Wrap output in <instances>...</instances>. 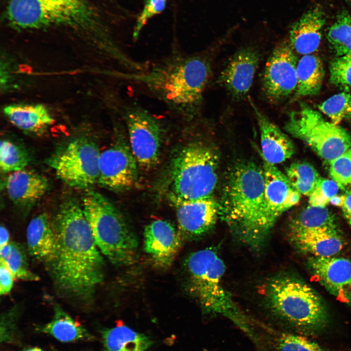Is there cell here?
Listing matches in <instances>:
<instances>
[{
    "mask_svg": "<svg viewBox=\"0 0 351 351\" xmlns=\"http://www.w3.org/2000/svg\"><path fill=\"white\" fill-rule=\"evenodd\" d=\"M51 224L54 248L45 264L55 286L68 298L90 302L102 281L104 261L82 207L75 199H66Z\"/></svg>",
    "mask_w": 351,
    "mask_h": 351,
    "instance_id": "1",
    "label": "cell"
},
{
    "mask_svg": "<svg viewBox=\"0 0 351 351\" xmlns=\"http://www.w3.org/2000/svg\"><path fill=\"white\" fill-rule=\"evenodd\" d=\"M211 73L204 56L175 50L142 71L117 70L107 74L143 86L172 113L189 120L199 113Z\"/></svg>",
    "mask_w": 351,
    "mask_h": 351,
    "instance_id": "2",
    "label": "cell"
},
{
    "mask_svg": "<svg viewBox=\"0 0 351 351\" xmlns=\"http://www.w3.org/2000/svg\"><path fill=\"white\" fill-rule=\"evenodd\" d=\"M219 203V216L234 236L254 250L265 244L275 222L264 194L263 168L253 162L231 171Z\"/></svg>",
    "mask_w": 351,
    "mask_h": 351,
    "instance_id": "3",
    "label": "cell"
},
{
    "mask_svg": "<svg viewBox=\"0 0 351 351\" xmlns=\"http://www.w3.org/2000/svg\"><path fill=\"white\" fill-rule=\"evenodd\" d=\"M6 20L17 30L65 27L90 37L105 54L118 45L98 11L85 0H6Z\"/></svg>",
    "mask_w": 351,
    "mask_h": 351,
    "instance_id": "4",
    "label": "cell"
},
{
    "mask_svg": "<svg viewBox=\"0 0 351 351\" xmlns=\"http://www.w3.org/2000/svg\"><path fill=\"white\" fill-rule=\"evenodd\" d=\"M265 295L273 314L286 326L301 335H313L323 332L329 315L321 297L302 280L288 275L270 280Z\"/></svg>",
    "mask_w": 351,
    "mask_h": 351,
    "instance_id": "5",
    "label": "cell"
},
{
    "mask_svg": "<svg viewBox=\"0 0 351 351\" xmlns=\"http://www.w3.org/2000/svg\"><path fill=\"white\" fill-rule=\"evenodd\" d=\"M192 292L207 314L224 316L243 330L249 320L224 287L222 278L225 267L217 252L211 248L196 251L186 258Z\"/></svg>",
    "mask_w": 351,
    "mask_h": 351,
    "instance_id": "6",
    "label": "cell"
},
{
    "mask_svg": "<svg viewBox=\"0 0 351 351\" xmlns=\"http://www.w3.org/2000/svg\"><path fill=\"white\" fill-rule=\"evenodd\" d=\"M82 209L96 244L112 263L132 264L136 260L138 240L117 209L100 193L89 191Z\"/></svg>",
    "mask_w": 351,
    "mask_h": 351,
    "instance_id": "7",
    "label": "cell"
},
{
    "mask_svg": "<svg viewBox=\"0 0 351 351\" xmlns=\"http://www.w3.org/2000/svg\"><path fill=\"white\" fill-rule=\"evenodd\" d=\"M217 153L200 142L188 144L172 160L170 168L171 202L213 195L218 179Z\"/></svg>",
    "mask_w": 351,
    "mask_h": 351,
    "instance_id": "8",
    "label": "cell"
},
{
    "mask_svg": "<svg viewBox=\"0 0 351 351\" xmlns=\"http://www.w3.org/2000/svg\"><path fill=\"white\" fill-rule=\"evenodd\" d=\"M284 128L329 163L351 147V135L347 130L326 121L305 103H300L297 110L289 113Z\"/></svg>",
    "mask_w": 351,
    "mask_h": 351,
    "instance_id": "9",
    "label": "cell"
},
{
    "mask_svg": "<svg viewBox=\"0 0 351 351\" xmlns=\"http://www.w3.org/2000/svg\"><path fill=\"white\" fill-rule=\"evenodd\" d=\"M114 110L125 125L138 166L148 170L158 163L164 127L161 120L135 102L118 99Z\"/></svg>",
    "mask_w": 351,
    "mask_h": 351,
    "instance_id": "10",
    "label": "cell"
},
{
    "mask_svg": "<svg viewBox=\"0 0 351 351\" xmlns=\"http://www.w3.org/2000/svg\"><path fill=\"white\" fill-rule=\"evenodd\" d=\"M100 154L94 142L80 137L69 142L47 163L58 177L69 186L86 188L98 182Z\"/></svg>",
    "mask_w": 351,
    "mask_h": 351,
    "instance_id": "11",
    "label": "cell"
},
{
    "mask_svg": "<svg viewBox=\"0 0 351 351\" xmlns=\"http://www.w3.org/2000/svg\"><path fill=\"white\" fill-rule=\"evenodd\" d=\"M290 43L283 41L273 49L264 69L262 84L270 101L277 103L292 93L297 86V57Z\"/></svg>",
    "mask_w": 351,
    "mask_h": 351,
    "instance_id": "12",
    "label": "cell"
},
{
    "mask_svg": "<svg viewBox=\"0 0 351 351\" xmlns=\"http://www.w3.org/2000/svg\"><path fill=\"white\" fill-rule=\"evenodd\" d=\"M122 138L114 146L100 153L98 182L101 186L113 191L133 187L138 178L137 162L130 146Z\"/></svg>",
    "mask_w": 351,
    "mask_h": 351,
    "instance_id": "13",
    "label": "cell"
},
{
    "mask_svg": "<svg viewBox=\"0 0 351 351\" xmlns=\"http://www.w3.org/2000/svg\"><path fill=\"white\" fill-rule=\"evenodd\" d=\"M311 273L331 294L351 308V260L334 256H311L307 261Z\"/></svg>",
    "mask_w": 351,
    "mask_h": 351,
    "instance_id": "14",
    "label": "cell"
},
{
    "mask_svg": "<svg viewBox=\"0 0 351 351\" xmlns=\"http://www.w3.org/2000/svg\"><path fill=\"white\" fill-rule=\"evenodd\" d=\"M181 234L187 238L202 236L211 230L219 216V203L212 196L172 202Z\"/></svg>",
    "mask_w": 351,
    "mask_h": 351,
    "instance_id": "15",
    "label": "cell"
},
{
    "mask_svg": "<svg viewBox=\"0 0 351 351\" xmlns=\"http://www.w3.org/2000/svg\"><path fill=\"white\" fill-rule=\"evenodd\" d=\"M261 55L253 47L241 48L232 56L220 73L218 82L235 99L248 93L253 82Z\"/></svg>",
    "mask_w": 351,
    "mask_h": 351,
    "instance_id": "16",
    "label": "cell"
},
{
    "mask_svg": "<svg viewBox=\"0 0 351 351\" xmlns=\"http://www.w3.org/2000/svg\"><path fill=\"white\" fill-rule=\"evenodd\" d=\"M180 234L167 220L153 221L144 229V250L157 265L167 267L171 265L179 250Z\"/></svg>",
    "mask_w": 351,
    "mask_h": 351,
    "instance_id": "17",
    "label": "cell"
},
{
    "mask_svg": "<svg viewBox=\"0 0 351 351\" xmlns=\"http://www.w3.org/2000/svg\"><path fill=\"white\" fill-rule=\"evenodd\" d=\"M264 194L268 207L275 220L285 211L296 205L300 194L292 185L286 175L274 165L262 158Z\"/></svg>",
    "mask_w": 351,
    "mask_h": 351,
    "instance_id": "18",
    "label": "cell"
},
{
    "mask_svg": "<svg viewBox=\"0 0 351 351\" xmlns=\"http://www.w3.org/2000/svg\"><path fill=\"white\" fill-rule=\"evenodd\" d=\"M326 20L325 12L319 4L314 5L304 13L290 30V44L292 49L304 55L312 54L317 50Z\"/></svg>",
    "mask_w": 351,
    "mask_h": 351,
    "instance_id": "19",
    "label": "cell"
},
{
    "mask_svg": "<svg viewBox=\"0 0 351 351\" xmlns=\"http://www.w3.org/2000/svg\"><path fill=\"white\" fill-rule=\"evenodd\" d=\"M256 118L260 134L261 157L273 165L282 163L294 154L291 139L250 100Z\"/></svg>",
    "mask_w": 351,
    "mask_h": 351,
    "instance_id": "20",
    "label": "cell"
},
{
    "mask_svg": "<svg viewBox=\"0 0 351 351\" xmlns=\"http://www.w3.org/2000/svg\"><path fill=\"white\" fill-rule=\"evenodd\" d=\"M289 237L297 250L317 257L334 256L344 244L340 231L337 230L289 232Z\"/></svg>",
    "mask_w": 351,
    "mask_h": 351,
    "instance_id": "21",
    "label": "cell"
},
{
    "mask_svg": "<svg viewBox=\"0 0 351 351\" xmlns=\"http://www.w3.org/2000/svg\"><path fill=\"white\" fill-rule=\"evenodd\" d=\"M48 187L47 179L37 172L22 169L10 173L5 188L8 196L16 204L31 206L40 199Z\"/></svg>",
    "mask_w": 351,
    "mask_h": 351,
    "instance_id": "22",
    "label": "cell"
},
{
    "mask_svg": "<svg viewBox=\"0 0 351 351\" xmlns=\"http://www.w3.org/2000/svg\"><path fill=\"white\" fill-rule=\"evenodd\" d=\"M3 113L9 121L20 130L39 135L55 122L46 106L39 103H14L5 106Z\"/></svg>",
    "mask_w": 351,
    "mask_h": 351,
    "instance_id": "23",
    "label": "cell"
},
{
    "mask_svg": "<svg viewBox=\"0 0 351 351\" xmlns=\"http://www.w3.org/2000/svg\"><path fill=\"white\" fill-rule=\"evenodd\" d=\"M26 239L30 254L47 263L54 251L55 238L51 221L46 214H39L30 221L26 230Z\"/></svg>",
    "mask_w": 351,
    "mask_h": 351,
    "instance_id": "24",
    "label": "cell"
},
{
    "mask_svg": "<svg viewBox=\"0 0 351 351\" xmlns=\"http://www.w3.org/2000/svg\"><path fill=\"white\" fill-rule=\"evenodd\" d=\"M105 351H148L151 339L124 325L106 329L101 332Z\"/></svg>",
    "mask_w": 351,
    "mask_h": 351,
    "instance_id": "25",
    "label": "cell"
},
{
    "mask_svg": "<svg viewBox=\"0 0 351 351\" xmlns=\"http://www.w3.org/2000/svg\"><path fill=\"white\" fill-rule=\"evenodd\" d=\"M297 86L295 98L318 94L321 89L324 71L320 58L314 55H304L296 67Z\"/></svg>",
    "mask_w": 351,
    "mask_h": 351,
    "instance_id": "26",
    "label": "cell"
},
{
    "mask_svg": "<svg viewBox=\"0 0 351 351\" xmlns=\"http://www.w3.org/2000/svg\"><path fill=\"white\" fill-rule=\"evenodd\" d=\"M51 320L40 328V331L62 342L90 340L92 336L59 305H54Z\"/></svg>",
    "mask_w": 351,
    "mask_h": 351,
    "instance_id": "27",
    "label": "cell"
},
{
    "mask_svg": "<svg viewBox=\"0 0 351 351\" xmlns=\"http://www.w3.org/2000/svg\"><path fill=\"white\" fill-rule=\"evenodd\" d=\"M323 229L339 230L334 215L326 206L310 205L292 219L289 232Z\"/></svg>",
    "mask_w": 351,
    "mask_h": 351,
    "instance_id": "28",
    "label": "cell"
},
{
    "mask_svg": "<svg viewBox=\"0 0 351 351\" xmlns=\"http://www.w3.org/2000/svg\"><path fill=\"white\" fill-rule=\"evenodd\" d=\"M329 45L337 57L351 54V15L341 11L327 34Z\"/></svg>",
    "mask_w": 351,
    "mask_h": 351,
    "instance_id": "29",
    "label": "cell"
},
{
    "mask_svg": "<svg viewBox=\"0 0 351 351\" xmlns=\"http://www.w3.org/2000/svg\"><path fill=\"white\" fill-rule=\"evenodd\" d=\"M286 175L297 192L309 196L313 191L320 178L314 167L304 161L292 163L287 168Z\"/></svg>",
    "mask_w": 351,
    "mask_h": 351,
    "instance_id": "30",
    "label": "cell"
},
{
    "mask_svg": "<svg viewBox=\"0 0 351 351\" xmlns=\"http://www.w3.org/2000/svg\"><path fill=\"white\" fill-rule=\"evenodd\" d=\"M0 144V167L2 172L10 173L25 169L30 159L24 149L8 139L1 140Z\"/></svg>",
    "mask_w": 351,
    "mask_h": 351,
    "instance_id": "31",
    "label": "cell"
},
{
    "mask_svg": "<svg viewBox=\"0 0 351 351\" xmlns=\"http://www.w3.org/2000/svg\"><path fill=\"white\" fill-rule=\"evenodd\" d=\"M272 338L275 351H328L305 336L291 332H279Z\"/></svg>",
    "mask_w": 351,
    "mask_h": 351,
    "instance_id": "32",
    "label": "cell"
},
{
    "mask_svg": "<svg viewBox=\"0 0 351 351\" xmlns=\"http://www.w3.org/2000/svg\"><path fill=\"white\" fill-rule=\"evenodd\" d=\"M11 250L4 260L15 277L23 281H38L39 276L29 268L26 251L20 244L11 242Z\"/></svg>",
    "mask_w": 351,
    "mask_h": 351,
    "instance_id": "33",
    "label": "cell"
},
{
    "mask_svg": "<svg viewBox=\"0 0 351 351\" xmlns=\"http://www.w3.org/2000/svg\"><path fill=\"white\" fill-rule=\"evenodd\" d=\"M319 109L333 123L338 125L351 114V95L347 91L335 94L318 105Z\"/></svg>",
    "mask_w": 351,
    "mask_h": 351,
    "instance_id": "34",
    "label": "cell"
},
{
    "mask_svg": "<svg viewBox=\"0 0 351 351\" xmlns=\"http://www.w3.org/2000/svg\"><path fill=\"white\" fill-rule=\"evenodd\" d=\"M330 81L336 86L351 87V54L337 57L329 65Z\"/></svg>",
    "mask_w": 351,
    "mask_h": 351,
    "instance_id": "35",
    "label": "cell"
},
{
    "mask_svg": "<svg viewBox=\"0 0 351 351\" xmlns=\"http://www.w3.org/2000/svg\"><path fill=\"white\" fill-rule=\"evenodd\" d=\"M329 172L339 187L343 189L351 184V149L330 163Z\"/></svg>",
    "mask_w": 351,
    "mask_h": 351,
    "instance_id": "36",
    "label": "cell"
},
{
    "mask_svg": "<svg viewBox=\"0 0 351 351\" xmlns=\"http://www.w3.org/2000/svg\"><path fill=\"white\" fill-rule=\"evenodd\" d=\"M339 186L333 180L320 177L315 187L309 196L310 205L325 207L337 195Z\"/></svg>",
    "mask_w": 351,
    "mask_h": 351,
    "instance_id": "37",
    "label": "cell"
},
{
    "mask_svg": "<svg viewBox=\"0 0 351 351\" xmlns=\"http://www.w3.org/2000/svg\"><path fill=\"white\" fill-rule=\"evenodd\" d=\"M167 0H146L143 9L138 16L133 32V38L137 39L140 32L148 21L165 9Z\"/></svg>",
    "mask_w": 351,
    "mask_h": 351,
    "instance_id": "38",
    "label": "cell"
},
{
    "mask_svg": "<svg viewBox=\"0 0 351 351\" xmlns=\"http://www.w3.org/2000/svg\"><path fill=\"white\" fill-rule=\"evenodd\" d=\"M19 308L15 306L1 316V340L3 341L11 340L13 334L16 320L19 312Z\"/></svg>",
    "mask_w": 351,
    "mask_h": 351,
    "instance_id": "39",
    "label": "cell"
},
{
    "mask_svg": "<svg viewBox=\"0 0 351 351\" xmlns=\"http://www.w3.org/2000/svg\"><path fill=\"white\" fill-rule=\"evenodd\" d=\"M14 278L13 273L4 262L0 260V293L1 295H5L10 292L13 288Z\"/></svg>",
    "mask_w": 351,
    "mask_h": 351,
    "instance_id": "40",
    "label": "cell"
},
{
    "mask_svg": "<svg viewBox=\"0 0 351 351\" xmlns=\"http://www.w3.org/2000/svg\"><path fill=\"white\" fill-rule=\"evenodd\" d=\"M345 195V200L342 208L343 215L351 226V191Z\"/></svg>",
    "mask_w": 351,
    "mask_h": 351,
    "instance_id": "41",
    "label": "cell"
},
{
    "mask_svg": "<svg viewBox=\"0 0 351 351\" xmlns=\"http://www.w3.org/2000/svg\"><path fill=\"white\" fill-rule=\"evenodd\" d=\"M9 243V233L7 229L3 225L0 228V247Z\"/></svg>",
    "mask_w": 351,
    "mask_h": 351,
    "instance_id": "42",
    "label": "cell"
},
{
    "mask_svg": "<svg viewBox=\"0 0 351 351\" xmlns=\"http://www.w3.org/2000/svg\"><path fill=\"white\" fill-rule=\"evenodd\" d=\"M345 200V195H336L330 201L331 204L338 207H342Z\"/></svg>",
    "mask_w": 351,
    "mask_h": 351,
    "instance_id": "43",
    "label": "cell"
},
{
    "mask_svg": "<svg viewBox=\"0 0 351 351\" xmlns=\"http://www.w3.org/2000/svg\"><path fill=\"white\" fill-rule=\"evenodd\" d=\"M11 250V242L0 247V260L5 259L10 254Z\"/></svg>",
    "mask_w": 351,
    "mask_h": 351,
    "instance_id": "44",
    "label": "cell"
},
{
    "mask_svg": "<svg viewBox=\"0 0 351 351\" xmlns=\"http://www.w3.org/2000/svg\"><path fill=\"white\" fill-rule=\"evenodd\" d=\"M21 351H43L41 349L38 347H30L23 349Z\"/></svg>",
    "mask_w": 351,
    "mask_h": 351,
    "instance_id": "45",
    "label": "cell"
},
{
    "mask_svg": "<svg viewBox=\"0 0 351 351\" xmlns=\"http://www.w3.org/2000/svg\"><path fill=\"white\" fill-rule=\"evenodd\" d=\"M348 3L351 5V0H345Z\"/></svg>",
    "mask_w": 351,
    "mask_h": 351,
    "instance_id": "46",
    "label": "cell"
},
{
    "mask_svg": "<svg viewBox=\"0 0 351 351\" xmlns=\"http://www.w3.org/2000/svg\"><path fill=\"white\" fill-rule=\"evenodd\" d=\"M350 116H351V115H350Z\"/></svg>",
    "mask_w": 351,
    "mask_h": 351,
    "instance_id": "47",
    "label": "cell"
}]
</instances>
